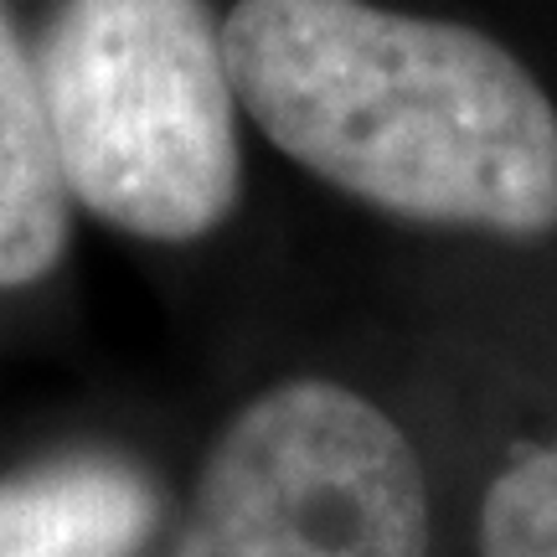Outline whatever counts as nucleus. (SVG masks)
I'll list each match as a JSON object with an SVG mask.
<instances>
[{"label": "nucleus", "mask_w": 557, "mask_h": 557, "mask_svg": "<svg viewBox=\"0 0 557 557\" xmlns=\"http://www.w3.org/2000/svg\"><path fill=\"white\" fill-rule=\"evenodd\" d=\"M238 103L346 197L438 227H557V109L500 41L372 0H238Z\"/></svg>", "instance_id": "nucleus-1"}, {"label": "nucleus", "mask_w": 557, "mask_h": 557, "mask_svg": "<svg viewBox=\"0 0 557 557\" xmlns=\"http://www.w3.org/2000/svg\"><path fill=\"white\" fill-rule=\"evenodd\" d=\"M37 83L67 197L150 243L207 238L238 201V94L207 0H62Z\"/></svg>", "instance_id": "nucleus-2"}, {"label": "nucleus", "mask_w": 557, "mask_h": 557, "mask_svg": "<svg viewBox=\"0 0 557 557\" xmlns=\"http://www.w3.org/2000/svg\"><path fill=\"white\" fill-rule=\"evenodd\" d=\"M176 557H429L418 449L351 387H269L212 444Z\"/></svg>", "instance_id": "nucleus-3"}, {"label": "nucleus", "mask_w": 557, "mask_h": 557, "mask_svg": "<svg viewBox=\"0 0 557 557\" xmlns=\"http://www.w3.org/2000/svg\"><path fill=\"white\" fill-rule=\"evenodd\" d=\"M160 500L135 465L109 455L52 459L0 480V557H139Z\"/></svg>", "instance_id": "nucleus-4"}, {"label": "nucleus", "mask_w": 557, "mask_h": 557, "mask_svg": "<svg viewBox=\"0 0 557 557\" xmlns=\"http://www.w3.org/2000/svg\"><path fill=\"white\" fill-rule=\"evenodd\" d=\"M67 248V186L58 171L37 58L0 0V289L52 274Z\"/></svg>", "instance_id": "nucleus-5"}, {"label": "nucleus", "mask_w": 557, "mask_h": 557, "mask_svg": "<svg viewBox=\"0 0 557 557\" xmlns=\"http://www.w3.org/2000/svg\"><path fill=\"white\" fill-rule=\"evenodd\" d=\"M480 557H557V444L521 455L485 491Z\"/></svg>", "instance_id": "nucleus-6"}]
</instances>
